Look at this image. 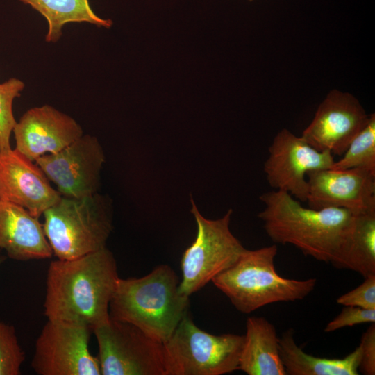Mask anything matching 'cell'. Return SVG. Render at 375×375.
I'll list each match as a JSON object with an SVG mask.
<instances>
[{
    "mask_svg": "<svg viewBox=\"0 0 375 375\" xmlns=\"http://www.w3.org/2000/svg\"><path fill=\"white\" fill-rule=\"evenodd\" d=\"M258 214L269 238L276 244H291L306 256L347 269L356 213L344 208H306L288 192L262 194Z\"/></svg>",
    "mask_w": 375,
    "mask_h": 375,
    "instance_id": "cell-1",
    "label": "cell"
},
{
    "mask_svg": "<svg viewBox=\"0 0 375 375\" xmlns=\"http://www.w3.org/2000/svg\"><path fill=\"white\" fill-rule=\"evenodd\" d=\"M119 278L115 258L106 247L76 258L52 261L47 274L45 316L92 331L109 319Z\"/></svg>",
    "mask_w": 375,
    "mask_h": 375,
    "instance_id": "cell-2",
    "label": "cell"
},
{
    "mask_svg": "<svg viewBox=\"0 0 375 375\" xmlns=\"http://www.w3.org/2000/svg\"><path fill=\"white\" fill-rule=\"evenodd\" d=\"M179 283L167 265L140 278H119L109 305L110 317L131 324L163 343L188 313L189 297L180 292Z\"/></svg>",
    "mask_w": 375,
    "mask_h": 375,
    "instance_id": "cell-3",
    "label": "cell"
},
{
    "mask_svg": "<svg viewBox=\"0 0 375 375\" xmlns=\"http://www.w3.org/2000/svg\"><path fill=\"white\" fill-rule=\"evenodd\" d=\"M277 253L276 244L245 249L212 282L239 312L245 314L273 303L303 299L314 290L317 278L297 280L280 276L274 265Z\"/></svg>",
    "mask_w": 375,
    "mask_h": 375,
    "instance_id": "cell-4",
    "label": "cell"
},
{
    "mask_svg": "<svg viewBox=\"0 0 375 375\" xmlns=\"http://www.w3.org/2000/svg\"><path fill=\"white\" fill-rule=\"evenodd\" d=\"M42 215L44 234L53 255L60 260L105 247L112 229L110 199L98 192L82 198L62 196Z\"/></svg>",
    "mask_w": 375,
    "mask_h": 375,
    "instance_id": "cell-5",
    "label": "cell"
},
{
    "mask_svg": "<svg viewBox=\"0 0 375 375\" xmlns=\"http://www.w3.org/2000/svg\"><path fill=\"white\" fill-rule=\"evenodd\" d=\"M244 335H213L189 313L163 344L165 375H222L239 369Z\"/></svg>",
    "mask_w": 375,
    "mask_h": 375,
    "instance_id": "cell-6",
    "label": "cell"
},
{
    "mask_svg": "<svg viewBox=\"0 0 375 375\" xmlns=\"http://www.w3.org/2000/svg\"><path fill=\"white\" fill-rule=\"evenodd\" d=\"M190 201L197 231L183 254L179 283L180 292L188 297L231 266L245 249L230 229L232 209L221 218L209 219L201 214L193 199Z\"/></svg>",
    "mask_w": 375,
    "mask_h": 375,
    "instance_id": "cell-7",
    "label": "cell"
},
{
    "mask_svg": "<svg viewBox=\"0 0 375 375\" xmlns=\"http://www.w3.org/2000/svg\"><path fill=\"white\" fill-rule=\"evenodd\" d=\"M102 375H165L163 344L137 326L109 318L92 328Z\"/></svg>",
    "mask_w": 375,
    "mask_h": 375,
    "instance_id": "cell-8",
    "label": "cell"
},
{
    "mask_svg": "<svg viewBox=\"0 0 375 375\" xmlns=\"http://www.w3.org/2000/svg\"><path fill=\"white\" fill-rule=\"evenodd\" d=\"M92 329L85 325L49 319L35 346L31 367L40 375H101L97 356L91 354Z\"/></svg>",
    "mask_w": 375,
    "mask_h": 375,
    "instance_id": "cell-9",
    "label": "cell"
},
{
    "mask_svg": "<svg viewBox=\"0 0 375 375\" xmlns=\"http://www.w3.org/2000/svg\"><path fill=\"white\" fill-rule=\"evenodd\" d=\"M268 151L264 164L268 183L274 190L288 192L301 202L307 200V174L330 168L335 160L331 152L315 149L286 128L276 135Z\"/></svg>",
    "mask_w": 375,
    "mask_h": 375,
    "instance_id": "cell-10",
    "label": "cell"
},
{
    "mask_svg": "<svg viewBox=\"0 0 375 375\" xmlns=\"http://www.w3.org/2000/svg\"><path fill=\"white\" fill-rule=\"evenodd\" d=\"M35 162L61 196L82 198L98 192L105 154L96 137L83 135L61 151Z\"/></svg>",
    "mask_w": 375,
    "mask_h": 375,
    "instance_id": "cell-11",
    "label": "cell"
},
{
    "mask_svg": "<svg viewBox=\"0 0 375 375\" xmlns=\"http://www.w3.org/2000/svg\"><path fill=\"white\" fill-rule=\"evenodd\" d=\"M369 118L354 96L333 90L319 104L301 137L318 151L342 156Z\"/></svg>",
    "mask_w": 375,
    "mask_h": 375,
    "instance_id": "cell-12",
    "label": "cell"
},
{
    "mask_svg": "<svg viewBox=\"0 0 375 375\" xmlns=\"http://www.w3.org/2000/svg\"><path fill=\"white\" fill-rule=\"evenodd\" d=\"M308 207L339 208L354 213L375 211V174L362 168H326L307 174Z\"/></svg>",
    "mask_w": 375,
    "mask_h": 375,
    "instance_id": "cell-13",
    "label": "cell"
},
{
    "mask_svg": "<svg viewBox=\"0 0 375 375\" xmlns=\"http://www.w3.org/2000/svg\"><path fill=\"white\" fill-rule=\"evenodd\" d=\"M41 168L15 149L0 151V200L39 218L61 198Z\"/></svg>",
    "mask_w": 375,
    "mask_h": 375,
    "instance_id": "cell-14",
    "label": "cell"
},
{
    "mask_svg": "<svg viewBox=\"0 0 375 375\" xmlns=\"http://www.w3.org/2000/svg\"><path fill=\"white\" fill-rule=\"evenodd\" d=\"M12 132L15 149L34 162L42 156L61 151L83 135L75 119L49 105L28 110Z\"/></svg>",
    "mask_w": 375,
    "mask_h": 375,
    "instance_id": "cell-15",
    "label": "cell"
},
{
    "mask_svg": "<svg viewBox=\"0 0 375 375\" xmlns=\"http://www.w3.org/2000/svg\"><path fill=\"white\" fill-rule=\"evenodd\" d=\"M0 248L20 261L51 258L42 224L26 208L0 200Z\"/></svg>",
    "mask_w": 375,
    "mask_h": 375,
    "instance_id": "cell-16",
    "label": "cell"
},
{
    "mask_svg": "<svg viewBox=\"0 0 375 375\" xmlns=\"http://www.w3.org/2000/svg\"><path fill=\"white\" fill-rule=\"evenodd\" d=\"M248 375H286L275 326L263 317L246 322L239 369Z\"/></svg>",
    "mask_w": 375,
    "mask_h": 375,
    "instance_id": "cell-17",
    "label": "cell"
},
{
    "mask_svg": "<svg viewBox=\"0 0 375 375\" xmlns=\"http://www.w3.org/2000/svg\"><path fill=\"white\" fill-rule=\"evenodd\" d=\"M280 355L286 375H358L360 347L343 358H326L308 354L299 347L292 329L279 338Z\"/></svg>",
    "mask_w": 375,
    "mask_h": 375,
    "instance_id": "cell-18",
    "label": "cell"
},
{
    "mask_svg": "<svg viewBox=\"0 0 375 375\" xmlns=\"http://www.w3.org/2000/svg\"><path fill=\"white\" fill-rule=\"evenodd\" d=\"M30 5L44 17L48 22L45 39L48 42H57L62 35V28L69 22H88L99 27L109 28L110 19L97 16L88 0H19Z\"/></svg>",
    "mask_w": 375,
    "mask_h": 375,
    "instance_id": "cell-19",
    "label": "cell"
},
{
    "mask_svg": "<svg viewBox=\"0 0 375 375\" xmlns=\"http://www.w3.org/2000/svg\"><path fill=\"white\" fill-rule=\"evenodd\" d=\"M346 269L363 278L375 275V211L356 215Z\"/></svg>",
    "mask_w": 375,
    "mask_h": 375,
    "instance_id": "cell-20",
    "label": "cell"
},
{
    "mask_svg": "<svg viewBox=\"0 0 375 375\" xmlns=\"http://www.w3.org/2000/svg\"><path fill=\"white\" fill-rule=\"evenodd\" d=\"M334 169L362 168L375 174V115L352 140L339 160L331 166Z\"/></svg>",
    "mask_w": 375,
    "mask_h": 375,
    "instance_id": "cell-21",
    "label": "cell"
},
{
    "mask_svg": "<svg viewBox=\"0 0 375 375\" xmlns=\"http://www.w3.org/2000/svg\"><path fill=\"white\" fill-rule=\"evenodd\" d=\"M24 88L19 79L12 78L0 84V151L11 149L10 138L17 124L12 112V103Z\"/></svg>",
    "mask_w": 375,
    "mask_h": 375,
    "instance_id": "cell-22",
    "label": "cell"
},
{
    "mask_svg": "<svg viewBox=\"0 0 375 375\" xmlns=\"http://www.w3.org/2000/svg\"><path fill=\"white\" fill-rule=\"evenodd\" d=\"M24 359L14 326L0 319V375H19Z\"/></svg>",
    "mask_w": 375,
    "mask_h": 375,
    "instance_id": "cell-23",
    "label": "cell"
},
{
    "mask_svg": "<svg viewBox=\"0 0 375 375\" xmlns=\"http://www.w3.org/2000/svg\"><path fill=\"white\" fill-rule=\"evenodd\" d=\"M366 323H375V310L344 306L341 312L326 324L324 331L330 333L345 327Z\"/></svg>",
    "mask_w": 375,
    "mask_h": 375,
    "instance_id": "cell-24",
    "label": "cell"
},
{
    "mask_svg": "<svg viewBox=\"0 0 375 375\" xmlns=\"http://www.w3.org/2000/svg\"><path fill=\"white\" fill-rule=\"evenodd\" d=\"M336 301L344 306L375 310V275L364 278L360 285L339 297Z\"/></svg>",
    "mask_w": 375,
    "mask_h": 375,
    "instance_id": "cell-25",
    "label": "cell"
},
{
    "mask_svg": "<svg viewBox=\"0 0 375 375\" xmlns=\"http://www.w3.org/2000/svg\"><path fill=\"white\" fill-rule=\"evenodd\" d=\"M360 358L358 372L365 375L375 374V323H372L360 338Z\"/></svg>",
    "mask_w": 375,
    "mask_h": 375,
    "instance_id": "cell-26",
    "label": "cell"
},
{
    "mask_svg": "<svg viewBox=\"0 0 375 375\" xmlns=\"http://www.w3.org/2000/svg\"><path fill=\"white\" fill-rule=\"evenodd\" d=\"M4 259L5 258L0 254V266L2 264V262L4 261Z\"/></svg>",
    "mask_w": 375,
    "mask_h": 375,
    "instance_id": "cell-27",
    "label": "cell"
},
{
    "mask_svg": "<svg viewBox=\"0 0 375 375\" xmlns=\"http://www.w3.org/2000/svg\"><path fill=\"white\" fill-rule=\"evenodd\" d=\"M249 1H253V0H249Z\"/></svg>",
    "mask_w": 375,
    "mask_h": 375,
    "instance_id": "cell-28",
    "label": "cell"
}]
</instances>
